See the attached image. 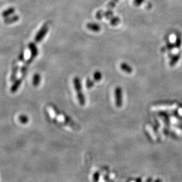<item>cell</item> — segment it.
Masks as SVG:
<instances>
[{
	"label": "cell",
	"mask_w": 182,
	"mask_h": 182,
	"mask_svg": "<svg viewBox=\"0 0 182 182\" xmlns=\"http://www.w3.org/2000/svg\"><path fill=\"white\" fill-rule=\"evenodd\" d=\"M145 0H134L133 3H134V5L135 6L139 7L142 4L145 2Z\"/></svg>",
	"instance_id": "24"
},
{
	"label": "cell",
	"mask_w": 182,
	"mask_h": 182,
	"mask_svg": "<svg viewBox=\"0 0 182 182\" xmlns=\"http://www.w3.org/2000/svg\"><path fill=\"white\" fill-rule=\"evenodd\" d=\"M180 58V53L173 55L172 57H171V60L169 63L170 66L174 67L176 65V64L179 62Z\"/></svg>",
	"instance_id": "11"
},
{
	"label": "cell",
	"mask_w": 182,
	"mask_h": 182,
	"mask_svg": "<svg viewBox=\"0 0 182 182\" xmlns=\"http://www.w3.org/2000/svg\"><path fill=\"white\" fill-rule=\"evenodd\" d=\"M94 85V80H91L90 78H87L86 81V87L87 88L90 89L91 88H92Z\"/></svg>",
	"instance_id": "21"
},
{
	"label": "cell",
	"mask_w": 182,
	"mask_h": 182,
	"mask_svg": "<svg viewBox=\"0 0 182 182\" xmlns=\"http://www.w3.org/2000/svg\"><path fill=\"white\" fill-rule=\"evenodd\" d=\"M28 47L30 50V52H31V56L35 58L38 54V50L35 44L34 43H30Z\"/></svg>",
	"instance_id": "6"
},
{
	"label": "cell",
	"mask_w": 182,
	"mask_h": 182,
	"mask_svg": "<svg viewBox=\"0 0 182 182\" xmlns=\"http://www.w3.org/2000/svg\"><path fill=\"white\" fill-rule=\"evenodd\" d=\"M86 27L88 29L91 30V31H93L96 32V33L99 32L101 30V27H100V25L96 24V23H89L87 24Z\"/></svg>",
	"instance_id": "7"
},
{
	"label": "cell",
	"mask_w": 182,
	"mask_h": 182,
	"mask_svg": "<svg viewBox=\"0 0 182 182\" xmlns=\"http://www.w3.org/2000/svg\"><path fill=\"white\" fill-rule=\"evenodd\" d=\"M40 81H41V76L38 73H36L33 76V85L34 87H37L39 84Z\"/></svg>",
	"instance_id": "15"
},
{
	"label": "cell",
	"mask_w": 182,
	"mask_h": 182,
	"mask_svg": "<svg viewBox=\"0 0 182 182\" xmlns=\"http://www.w3.org/2000/svg\"><path fill=\"white\" fill-rule=\"evenodd\" d=\"M104 17L107 19H110L113 17H114V13L112 10L111 9H109L107 11L104 12Z\"/></svg>",
	"instance_id": "19"
},
{
	"label": "cell",
	"mask_w": 182,
	"mask_h": 182,
	"mask_svg": "<svg viewBox=\"0 0 182 182\" xmlns=\"http://www.w3.org/2000/svg\"><path fill=\"white\" fill-rule=\"evenodd\" d=\"M48 29H49L48 23H46L42 26L41 28H40V29L36 34L34 38L35 43H39L41 41V40L44 38L45 35L47 34Z\"/></svg>",
	"instance_id": "3"
},
{
	"label": "cell",
	"mask_w": 182,
	"mask_h": 182,
	"mask_svg": "<svg viewBox=\"0 0 182 182\" xmlns=\"http://www.w3.org/2000/svg\"><path fill=\"white\" fill-rule=\"evenodd\" d=\"M118 1V0H111L107 5V7L109 9H112L116 7V3Z\"/></svg>",
	"instance_id": "23"
},
{
	"label": "cell",
	"mask_w": 182,
	"mask_h": 182,
	"mask_svg": "<svg viewBox=\"0 0 182 182\" xmlns=\"http://www.w3.org/2000/svg\"><path fill=\"white\" fill-rule=\"evenodd\" d=\"M14 63H15V64L13 66L12 74H11V77H10V80H11V82H14V81H15V80L16 79L17 73H18V71L19 69V66L17 64H16L15 62H14Z\"/></svg>",
	"instance_id": "12"
},
{
	"label": "cell",
	"mask_w": 182,
	"mask_h": 182,
	"mask_svg": "<svg viewBox=\"0 0 182 182\" xmlns=\"http://www.w3.org/2000/svg\"><path fill=\"white\" fill-rule=\"evenodd\" d=\"M34 58L33 57H30L26 62L24 63V65L23 66L22 68H21V78H23L25 77V75H26V73H27V70H28V68L29 67V66L31 64V63L33 62Z\"/></svg>",
	"instance_id": "5"
},
{
	"label": "cell",
	"mask_w": 182,
	"mask_h": 182,
	"mask_svg": "<svg viewBox=\"0 0 182 182\" xmlns=\"http://www.w3.org/2000/svg\"><path fill=\"white\" fill-rule=\"evenodd\" d=\"M19 19V17L18 15H14L12 17H9L5 18V19H4V23L6 24H11L18 21Z\"/></svg>",
	"instance_id": "8"
},
{
	"label": "cell",
	"mask_w": 182,
	"mask_h": 182,
	"mask_svg": "<svg viewBox=\"0 0 182 182\" xmlns=\"http://www.w3.org/2000/svg\"><path fill=\"white\" fill-rule=\"evenodd\" d=\"M121 21V20L118 17H113L110 19V23L112 25L116 26Z\"/></svg>",
	"instance_id": "16"
},
{
	"label": "cell",
	"mask_w": 182,
	"mask_h": 182,
	"mask_svg": "<svg viewBox=\"0 0 182 182\" xmlns=\"http://www.w3.org/2000/svg\"><path fill=\"white\" fill-rule=\"evenodd\" d=\"M15 10L14 8L10 7L3 12L2 15L4 18H7V17H9L10 15H11L12 14H13L15 13Z\"/></svg>",
	"instance_id": "13"
},
{
	"label": "cell",
	"mask_w": 182,
	"mask_h": 182,
	"mask_svg": "<svg viewBox=\"0 0 182 182\" xmlns=\"http://www.w3.org/2000/svg\"><path fill=\"white\" fill-rule=\"evenodd\" d=\"M52 108H53V110L54 113L57 116H60V117L62 118L64 122L67 125L69 126L70 127H71L72 128H73V129H74V130H79V128H80L79 126H78V125H77L76 123H74L73 122V121L72 119H71L70 118L68 117L67 116H65L64 114H62V113H59L60 112L58 111V110L57 108H55L54 107H52Z\"/></svg>",
	"instance_id": "2"
},
{
	"label": "cell",
	"mask_w": 182,
	"mask_h": 182,
	"mask_svg": "<svg viewBox=\"0 0 182 182\" xmlns=\"http://www.w3.org/2000/svg\"><path fill=\"white\" fill-rule=\"evenodd\" d=\"M73 84H74V88L76 91L79 104L81 106H84L86 103L85 97L83 95L82 92V83H81L80 79L78 77H76L74 78Z\"/></svg>",
	"instance_id": "1"
},
{
	"label": "cell",
	"mask_w": 182,
	"mask_h": 182,
	"mask_svg": "<svg viewBox=\"0 0 182 182\" xmlns=\"http://www.w3.org/2000/svg\"><path fill=\"white\" fill-rule=\"evenodd\" d=\"M93 78L95 82H100L102 80V74L99 71H97L93 74Z\"/></svg>",
	"instance_id": "18"
},
{
	"label": "cell",
	"mask_w": 182,
	"mask_h": 182,
	"mask_svg": "<svg viewBox=\"0 0 182 182\" xmlns=\"http://www.w3.org/2000/svg\"><path fill=\"white\" fill-rule=\"evenodd\" d=\"M18 60L19 61V62H24V53L23 52H22L19 55Z\"/></svg>",
	"instance_id": "25"
},
{
	"label": "cell",
	"mask_w": 182,
	"mask_h": 182,
	"mask_svg": "<svg viewBox=\"0 0 182 182\" xmlns=\"http://www.w3.org/2000/svg\"><path fill=\"white\" fill-rule=\"evenodd\" d=\"M120 68L123 72L127 73H131L133 72V68L131 66H130L128 64L126 63H122L120 64Z\"/></svg>",
	"instance_id": "9"
},
{
	"label": "cell",
	"mask_w": 182,
	"mask_h": 182,
	"mask_svg": "<svg viewBox=\"0 0 182 182\" xmlns=\"http://www.w3.org/2000/svg\"><path fill=\"white\" fill-rule=\"evenodd\" d=\"M122 90L121 87H117L115 90V99H116V104L118 107H121L122 105Z\"/></svg>",
	"instance_id": "4"
},
{
	"label": "cell",
	"mask_w": 182,
	"mask_h": 182,
	"mask_svg": "<svg viewBox=\"0 0 182 182\" xmlns=\"http://www.w3.org/2000/svg\"><path fill=\"white\" fill-rule=\"evenodd\" d=\"M23 80H24V79H23L22 78H19L15 81L14 84L12 86V87L11 88V92L12 93H15L16 91L18 89L19 86H21V84Z\"/></svg>",
	"instance_id": "10"
},
{
	"label": "cell",
	"mask_w": 182,
	"mask_h": 182,
	"mask_svg": "<svg viewBox=\"0 0 182 182\" xmlns=\"http://www.w3.org/2000/svg\"><path fill=\"white\" fill-rule=\"evenodd\" d=\"M18 120L19 122L22 124H27L28 123V117L25 115H20L18 117Z\"/></svg>",
	"instance_id": "17"
},
{
	"label": "cell",
	"mask_w": 182,
	"mask_h": 182,
	"mask_svg": "<svg viewBox=\"0 0 182 182\" xmlns=\"http://www.w3.org/2000/svg\"><path fill=\"white\" fill-rule=\"evenodd\" d=\"M174 48H175V44L174 43H167L165 46L161 48V51L164 53L168 51H171V50H173Z\"/></svg>",
	"instance_id": "14"
},
{
	"label": "cell",
	"mask_w": 182,
	"mask_h": 182,
	"mask_svg": "<svg viewBox=\"0 0 182 182\" xmlns=\"http://www.w3.org/2000/svg\"><path fill=\"white\" fill-rule=\"evenodd\" d=\"M175 47H176L177 48H180V47L181 45V38L180 35H177L176 36V42H175Z\"/></svg>",
	"instance_id": "20"
},
{
	"label": "cell",
	"mask_w": 182,
	"mask_h": 182,
	"mask_svg": "<svg viewBox=\"0 0 182 182\" xmlns=\"http://www.w3.org/2000/svg\"><path fill=\"white\" fill-rule=\"evenodd\" d=\"M103 17H104V12L102 10H100V11H97L96 14V17L97 19H102Z\"/></svg>",
	"instance_id": "22"
}]
</instances>
